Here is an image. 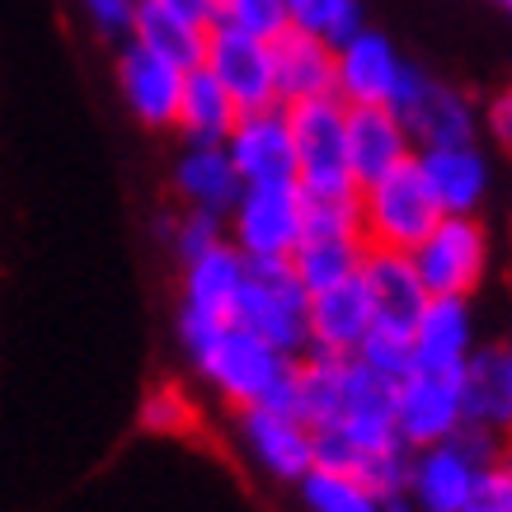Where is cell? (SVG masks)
Wrapping results in <instances>:
<instances>
[{"label": "cell", "mask_w": 512, "mask_h": 512, "mask_svg": "<svg viewBox=\"0 0 512 512\" xmlns=\"http://www.w3.org/2000/svg\"><path fill=\"white\" fill-rule=\"evenodd\" d=\"M231 240L245 259H292L301 245V188H245L226 212Z\"/></svg>", "instance_id": "8fae6325"}, {"label": "cell", "mask_w": 512, "mask_h": 512, "mask_svg": "<svg viewBox=\"0 0 512 512\" xmlns=\"http://www.w3.org/2000/svg\"><path fill=\"white\" fill-rule=\"evenodd\" d=\"M273 71H278V104L287 109L306 99H329L339 85V47L292 24L273 38Z\"/></svg>", "instance_id": "2e32d148"}, {"label": "cell", "mask_w": 512, "mask_h": 512, "mask_svg": "<svg viewBox=\"0 0 512 512\" xmlns=\"http://www.w3.org/2000/svg\"><path fill=\"white\" fill-rule=\"evenodd\" d=\"M362 259H367V240H301L292 254V268L306 292H325L334 282L362 273Z\"/></svg>", "instance_id": "4316f807"}, {"label": "cell", "mask_w": 512, "mask_h": 512, "mask_svg": "<svg viewBox=\"0 0 512 512\" xmlns=\"http://www.w3.org/2000/svg\"><path fill=\"white\" fill-rule=\"evenodd\" d=\"M235 170L245 188H301V160H296V132L287 104L240 113L235 132L226 137Z\"/></svg>", "instance_id": "52a82bcc"}, {"label": "cell", "mask_w": 512, "mask_h": 512, "mask_svg": "<svg viewBox=\"0 0 512 512\" xmlns=\"http://www.w3.org/2000/svg\"><path fill=\"white\" fill-rule=\"evenodd\" d=\"M362 278H367V287H372L376 320H386V325H409L414 329V320L423 315V306L433 301L419 264H414V254H404V249H367Z\"/></svg>", "instance_id": "ffe728a7"}, {"label": "cell", "mask_w": 512, "mask_h": 512, "mask_svg": "<svg viewBox=\"0 0 512 512\" xmlns=\"http://www.w3.org/2000/svg\"><path fill=\"white\" fill-rule=\"evenodd\" d=\"M296 362L301 357L282 353L231 320V329L198 357V372L231 409H254V404L296 409Z\"/></svg>", "instance_id": "6da1fadb"}, {"label": "cell", "mask_w": 512, "mask_h": 512, "mask_svg": "<svg viewBox=\"0 0 512 512\" xmlns=\"http://www.w3.org/2000/svg\"><path fill=\"white\" fill-rule=\"evenodd\" d=\"M85 15L99 33H113V38H127L132 33V19H137V5L141 0H80Z\"/></svg>", "instance_id": "836d02e7"}, {"label": "cell", "mask_w": 512, "mask_h": 512, "mask_svg": "<svg viewBox=\"0 0 512 512\" xmlns=\"http://www.w3.org/2000/svg\"><path fill=\"white\" fill-rule=\"evenodd\" d=\"M503 353H508V386H512V339L503 343Z\"/></svg>", "instance_id": "8d00e7d4"}, {"label": "cell", "mask_w": 512, "mask_h": 512, "mask_svg": "<svg viewBox=\"0 0 512 512\" xmlns=\"http://www.w3.org/2000/svg\"><path fill=\"white\" fill-rule=\"evenodd\" d=\"M240 104L231 99V90L221 85L207 66H193L184 80V104H179V132L188 141H202V146H226V137L240 123Z\"/></svg>", "instance_id": "cb8c5ba5"}, {"label": "cell", "mask_w": 512, "mask_h": 512, "mask_svg": "<svg viewBox=\"0 0 512 512\" xmlns=\"http://www.w3.org/2000/svg\"><path fill=\"white\" fill-rule=\"evenodd\" d=\"M296 494H301V508L306 512H381L386 508V498L376 494L362 475L329 470V466H315L306 480L296 484Z\"/></svg>", "instance_id": "484cf974"}, {"label": "cell", "mask_w": 512, "mask_h": 512, "mask_svg": "<svg viewBox=\"0 0 512 512\" xmlns=\"http://www.w3.org/2000/svg\"><path fill=\"white\" fill-rule=\"evenodd\" d=\"M419 156V141L390 104H348V165L357 188L386 179Z\"/></svg>", "instance_id": "4fadbf2b"}, {"label": "cell", "mask_w": 512, "mask_h": 512, "mask_svg": "<svg viewBox=\"0 0 512 512\" xmlns=\"http://www.w3.org/2000/svg\"><path fill=\"white\" fill-rule=\"evenodd\" d=\"M207 71L231 90L240 109H273L278 104V71H273V38H259L249 29H235L217 19L207 29Z\"/></svg>", "instance_id": "9c48e42d"}, {"label": "cell", "mask_w": 512, "mask_h": 512, "mask_svg": "<svg viewBox=\"0 0 512 512\" xmlns=\"http://www.w3.org/2000/svg\"><path fill=\"white\" fill-rule=\"evenodd\" d=\"M235 29H249L259 38H278L282 29H292V10L287 0H221V15Z\"/></svg>", "instance_id": "1f68e13d"}, {"label": "cell", "mask_w": 512, "mask_h": 512, "mask_svg": "<svg viewBox=\"0 0 512 512\" xmlns=\"http://www.w3.org/2000/svg\"><path fill=\"white\" fill-rule=\"evenodd\" d=\"M503 461H508V466H512V433H508V447H503Z\"/></svg>", "instance_id": "74e56055"}, {"label": "cell", "mask_w": 512, "mask_h": 512, "mask_svg": "<svg viewBox=\"0 0 512 512\" xmlns=\"http://www.w3.org/2000/svg\"><path fill=\"white\" fill-rule=\"evenodd\" d=\"M174 193L184 207H202V212H231L240 193H245V179L235 170V160L226 146H202V141H188V151L174 165Z\"/></svg>", "instance_id": "7402d4cb"}, {"label": "cell", "mask_w": 512, "mask_h": 512, "mask_svg": "<svg viewBox=\"0 0 512 512\" xmlns=\"http://www.w3.org/2000/svg\"><path fill=\"white\" fill-rule=\"evenodd\" d=\"M447 217V207L437 202L428 174H423L419 156L390 170L386 179L362 188V240L367 249H414L437 231V221Z\"/></svg>", "instance_id": "7a4b0ae2"}, {"label": "cell", "mask_w": 512, "mask_h": 512, "mask_svg": "<svg viewBox=\"0 0 512 512\" xmlns=\"http://www.w3.org/2000/svg\"><path fill=\"white\" fill-rule=\"evenodd\" d=\"M296 160H301V193H357L348 165V104L339 94L292 104Z\"/></svg>", "instance_id": "5b68a950"}, {"label": "cell", "mask_w": 512, "mask_h": 512, "mask_svg": "<svg viewBox=\"0 0 512 512\" xmlns=\"http://www.w3.org/2000/svg\"><path fill=\"white\" fill-rule=\"evenodd\" d=\"M376 325V301L362 273L311 296V353H357Z\"/></svg>", "instance_id": "e0dca14e"}, {"label": "cell", "mask_w": 512, "mask_h": 512, "mask_svg": "<svg viewBox=\"0 0 512 512\" xmlns=\"http://www.w3.org/2000/svg\"><path fill=\"white\" fill-rule=\"evenodd\" d=\"M292 10V24L306 33H320L325 43L343 47L348 38L367 29V15H362V0H287Z\"/></svg>", "instance_id": "83f0119b"}, {"label": "cell", "mask_w": 512, "mask_h": 512, "mask_svg": "<svg viewBox=\"0 0 512 512\" xmlns=\"http://www.w3.org/2000/svg\"><path fill=\"white\" fill-rule=\"evenodd\" d=\"M390 109L400 113L414 141L423 146H451V141H475L480 132V113L470 104V94H461L456 85L447 80L428 76L419 66H409L400 80V94H395V104Z\"/></svg>", "instance_id": "30bf717a"}, {"label": "cell", "mask_w": 512, "mask_h": 512, "mask_svg": "<svg viewBox=\"0 0 512 512\" xmlns=\"http://www.w3.org/2000/svg\"><path fill=\"white\" fill-rule=\"evenodd\" d=\"M494 5H498V10H508V15H512V0H494Z\"/></svg>", "instance_id": "f35d334b"}, {"label": "cell", "mask_w": 512, "mask_h": 512, "mask_svg": "<svg viewBox=\"0 0 512 512\" xmlns=\"http://www.w3.org/2000/svg\"><path fill=\"white\" fill-rule=\"evenodd\" d=\"M235 325L268 339L282 353H311V292L292 259H249L245 292L235 301Z\"/></svg>", "instance_id": "3957f363"}, {"label": "cell", "mask_w": 512, "mask_h": 512, "mask_svg": "<svg viewBox=\"0 0 512 512\" xmlns=\"http://www.w3.org/2000/svg\"><path fill=\"white\" fill-rule=\"evenodd\" d=\"M245 278H249V259L235 249V240H221V245L202 249L198 259H188L179 292H184V306H193V311L235 320V301L245 292Z\"/></svg>", "instance_id": "44dd1931"}, {"label": "cell", "mask_w": 512, "mask_h": 512, "mask_svg": "<svg viewBox=\"0 0 512 512\" xmlns=\"http://www.w3.org/2000/svg\"><path fill=\"white\" fill-rule=\"evenodd\" d=\"M461 390H466V423L512 433V386H508V353L503 343H480L470 362L461 367Z\"/></svg>", "instance_id": "603a6c76"}, {"label": "cell", "mask_w": 512, "mask_h": 512, "mask_svg": "<svg viewBox=\"0 0 512 512\" xmlns=\"http://www.w3.org/2000/svg\"><path fill=\"white\" fill-rule=\"evenodd\" d=\"M395 423L409 447H437L466 428V390L461 372H428L414 367L395 386Z\"/></svg>", "instance_id": "ba28073f"}, {"label": "cell", "mask_w": 512, "mask_h": 512, "mask_svg": "<svg viewBox=\"0 0 512 512\" xmlns=\"http://www.w3.org/2000/svg\"><path fill=\"white\" fill-rule=\"evenodd\" d=\"M235 437L268 480L301 484L315 470V428L296 409H278V404L235 409Z\"/></svg>", "instance_id": "8992f818"}, {"label": "cell", "mask_w": 512, "mask_h": 512, "mask_svg": "<svg viewBox=\"0 0 512 512\" xmlns=\"http://www.w3.org/2000/svg\"><path fill=\"white\" fill-rule=\"evenodd\" d=\"M480 461L470 456L456 437L437 442V447H419L414 451V466H409V489L419 512H466L480 484Z\"/></svg>", "instance_id": "5bb4252c"}, {"label": "cell", "mask_w": 512, "mask_h": 512, "mask_svg": "<svg viewBox=\"0 0 512 512\" xmlns=\"http://www.w3.org/2000/svg\"><path fill=\"white\" fill-rule=\"evenodd\" d=\"M480 127L489 132V141H498V146L512 151V85H503V90L480 109Z\"/></svg>", "instance_id": "e575fe53"}, {"label": "cell", "mask_w": 512, "mask_h": 512, "mask_svg": "<svg viewBox=\"0 0 512 512\" xmlns=\"http://www.w3.org/2000/svg\"><path fill=\"white\" fill-rule=\"evenodd\" d=\"M193 423H198V409H193V400H188L179 386L151 390V395H146V404H141V428H146V433L184 437Z\"/></svg>", "instance_id": "4dcf8cb0"}, {"label": "cell", "mask_w": 512, "mask_h": 512, "mask_svg": "<svg viewBox=\"0 0 512 512\" xmlns=\"http://www.w3.org/2000/svg\"><path fill=\"white\" fill-rule=\"evenodd\" d=\"M156 5H165V10L184 19H198V24H217L221 15V0H156Z\"/></svg>", "instance_id": "d590c367"}, {"label": "cell", "mask_w": 512, "mask_h": 512, "mask_svg": "<svg viewBox=\"0 0 512 512\" xmlns=\"http://www.w3.org/2000/svg\"><path fill=\"white\" fill-rule=\"evenodd\" d=\"M419 165L447 212H480V202L489 198V179H494V174H489V156H484L480 141L423 146Z\"/></svg>", "instance_id": "d6986e66"}, {"label": "cell", "mask_w": 512, "mask_h": 512, "mask_svg": "<svg viewBox=\"0 0 512 512\" xmlns=\"http://www.w3.org/2000/svg\"><path fill=\"white\" fill-rule=\"evenodd\" d=\"M357 357H362V362H367L372 372H381L386 381H395V386H400L404 376L419 367V353H414V329L376 320V325L367 329L362 348H357Z\"/></svg>", "instance_id": "f1b7e54d"}, {"label": "cell", "mask_w": 512, "mask_h": 512, "mask_svg": "<svg viewBox=\"0 0 512 512\" xmlns=\"http://www.w3.org/2000/svg\"><path fill=\"white\" fill-rule=\"evenodd\" d=\"M480 343H475V311L470 296H433L414 320V353L428 372H461Z\"/></svg>", "instance_id": "ac0fdd59"}, {"label": "cell", "mask_w": 512, "mask_h": 512, "mask_svg": "<svg viewBox=\"0 0 512 512\" xmlns=\"http://www.w3.org/2000/svg\"><path fill=\"white\" fill-rule=\"evenodd\" d=\"M207 29H212V24L174 15V10L156 5V0H141L127 38H137L141 47H151V52H160V57H170L174 66L193 71V66L207 62Z\"/></svg>", "instance_id": "d4e9b609"}, {"label": "cell", "mask_w": 512, "mask_h": 512, "mask_svg": "<svg viewBox=\"0 0 512 512\" xmlns=\"http://www.w3.org/2000/svg\"><path fill=\"white\" fill-rule=\"evenodd\" d=\"M231 329V320H221V315H207V311H193V306H184L179 311V339H184V348H188V357L198 362L212 343L221 339Z\"/></svg>", "instance_id": "d6a6232c"}, {"label": "cell", "mask_w": 512, "mask_h": 512, "mask_svg": "<svg viewBox=\"0 0 512 512\" xmlns=\"http://www.w3.org/2000/svg\"><path fill=\"white\" fill-rule=\"evenodd\" d=\"M414 264L433 296H475L494 264V245L480 212H447L437 231L414 249Z\"/></svg>", "instance_id": "277c9868"}, {"label": "cell", "mask_w": 512, "mask_h": 512, "mask_svg": "<svg viewBox=\"0 0 512 512\" xmlns=\"http://www.w3.org/2000/svg\"><path fill=\"white\" fill-rule=\"evenodd\" d=\"M118 94H123L127 113L151 132H174L179 127V104H184V80L188 71L174 66L170 57H160L151 47H141L137 38H127L118 52Z\"/></svg>", "instance_id": "7c38bea8"}, {"label": "cell", "mask_w": 512, "mask_h": 512, "mask_svg": "<svg viewBox=\"0 0 512 512\" xmlns=\"http://www.w3.org/2000/svg\"><path fill=\"white\" fill-rule=\"evenodd\" d=\"M409 71V62L400 57V47L390 43L386 33L362 29L357 38L339 47V94L343 104H395L400 80Z\"/></svg>", "instance_id": "9a60e30c"}, {"label": "cell", "mask_w": 512, "mask_h": 512, "mask_svg": "<svg viewBox=\"0 0 512 512\" xmlns=\"http://www.w3.org/2000/svg\"><path fill=\"white\" fill-rule=\"evenodd\" d=\"M165 231L174 235V254H179V264L198 259L202 249L221 245V240H231L226 217H221V212H202V207H184V217L165 221Z\"/></svg>", "instance_id": "f546056e"}]
</instances>
